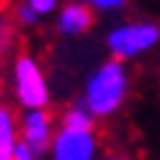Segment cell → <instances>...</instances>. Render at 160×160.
Listing matches in <instances>:
<instances>
[{
    "label": "cell",
    "instance_id": "cell-1",
    "mask_svg": "<svg viewBox=\"0 0 160 160\" xmlns=\"http://www.w3.org/2000/svg\"><path fill=\"white\" fill-rule=\"evenodd\" d=\"M128 95H130V68L125 60L109 57L90 71L79 101L92 111L95 119H111L122 111Z\"/></svg>",
    "mask_w": 160,
    "mask_h": 160
},
{
    "label": "cell",
    "instance_id": "cell-2",
    "mask_svg": "<svg viewBox=\"0 0 160 160\" xmlns=\"http://www.w3.org/2000/svg\"><path fill=\"white\" fill-rule=\"evenodd\" d=\"M8 87H11V98L19 109H46L52 103V87L46 79V68L30 52H19L11 60Z\"/></svg>",
    "mask_w": 160,
    "mask_h": 160
},
{
    "label": "cell",
    "instance_id": "cell-3",
    "mask_svg": "<svg viewBox=\"0 0 160 160\" xmlns=\"http://www.w3.org/2000/svg\"><path fill=\"white\" fill-rule=\"evenodd\" d=\"M103 43H106L109 57L133 62V60H141L158 49L160 25L149 22V19H125V22H117L109 27Z\"/></svg>",
    "mask_w": 160,
    "mask_h": 160
},
{
    "label": "cell",
    "instance_id": "cell-4",
    "mask_svg": "<svg viewBox=\"0 0 160 160\" xmlns=\"http://www.w3.org/2000/svg\"><path fill=\"white\" fill-rule=\"evenodd\" d=\"M46 155H49V160H98L103 155L101 133L95 128L57 125Z\"/></svg>",
    "mask_w": 160,
    "mask_h": 160
},
{
    "label": "cell",
    "instance_id": "cell-5",
    "mask_svg": "<svg viewBox=\"0 0 160 160\" xmlns=\"http://www.w3.org/2000/svg\"><path fill=\"white\" fill-rule=\"evenodd\" d=\"M57 130V114H52L49 106L46 109H22L19 114V136L22 144H27L30 149H35L38 155H46L52 147Z\"/></svg>",
    "mask_w": 160,
    "mask_h": 160
},
{
    "label": "cell",
    "instance_id": "cell-6",
    "mask_svg": "<svg viewBox=\"0 0 160 160\" xmlns=\"http://www.w3.org/2000/svg\"><path fill=\"white\" fill-rule=\"evenodd\" d=\"M95 8L82 0H62V6L54 14V30L62 38H79L87 35L95 25Z\"/></svg>",
    "mask_w": 160,
    "mask_h": 160
},
{
    "label": "cell",
    "instance_id": "cell-7",
    "mask_svg": "<svg viewBox=\"0 0 160 160\" xmlns=\"http://www.w3.org/2000/svg\"><path fill=\"white\" fill-rule=\"evenodd\" d=\"M19 144V114L11 103H0V160H14Z\"/></svg>",
    "mask_w": 160,
    "mask_h": 160
},
{
    "label": "cell",
    "instance_id": "cell-8",
    "mask_svg": "<svg viewBox=\"0 0 160 160\" xmlns=\"http://www.w3.org/2000/svg\"><path fill=\"white\" fill-rule=\"evenodd\" d=\"M57 125H65V128H95L98 119L92 117V111L87 109L82 101H73L57 114Z\"/></svg>",
    "mask_w": 160,
    "mask_h": 160
},
{
    "label": "cell",
    "instance_id": "cell-9",
    "mask_svg": "<svg viewBox=\"0 0 160 160\" xmlns=\"http://www.w3.org/2000/svg\"><path fill=\"white\" fill-rule=\"evenodd\" d=\"M8 19L14 22L17 30H33V27H38L43 22V17H38V14L33 11V6H27L25 0H17V3L11 6Z\"/></svg>",
    "mask_w": 160,
    "mask_h": 160
},
{
    "label": "cell",
    "instance_id": "cell-10",
    "mask_svg": "<svg viewBox=\"0 0 160 160\" xmlns=\"http://www.w3.org/2000/svg\"><path fill=\"white\" fill-rule=\"evenodd\" d=\"M25 3H27V6H33V11L38 14V17H43V19L54 17L57 8L62 6V0H25Z\"/></svg>",
    "mask_w": 160,
    "mask_h": 160
},
{
    "label": "cell",
    "instance_id": "cell-11",
    "mask_svg": "<svg viewBox=\"0 0 160 160\" xmlns=\"http://www.w3.org/2000/svg\"><path fill=\"white\" fill-rule=\"evenodd\" d=\"M95 8V14H117L128 6V0H87Z\"/></svg>",
    "mask_w": 160,
    "mask_h": 160
},
{
    "label": "cell",
    "instance_id": "cell-12",
    "mask_svg": "<svg viewBox=\"0 0 160 160\" xmlns=\"http://www.w3.org/2000/svg\"><path fill=\"white\" fill-rule=\"evenodd\" d=\"M14 160H41V155L35 149H30L27 144H19L17 152H14Z\"/></svg>",
    "mask_w": 160,
    "mask_h": 160
},
{
    "label": "cell",
    "instance_id": "cell-13",
    "mask_svg": "<svg viewBox=\"0 0 160 160\" xmlns=\"http://www.w3.org/2000/svg\"><path fill=\"white\" fill-rule=\"evenodd\" d=\"M98 160H128V158H125V155H119V152H103Z\"/></svg>",
    "mask_w": 160,
    "mask_h": 160
},
{
    "label": "cell",
    "instance_id": "cell-14",
    "mask_svg": "<svg viewBox=\"0 0 160 160\" xmlns=\"http://www.w3.org/2000/svg\"><path fill=\"white\" fill-rule=\"evenodd\" d=\"M6 52H8V46L3 43V38H0V68H3V60H6Z\"/></svg>",
    "mask_w": 160,
    "mask_h": 160
},
{
    "label": "cell",
    "instance_id": "cell-15",
    "mask_svg": "<svg viewBox=\"0 0 160 160\" xmlns=\"http://www.w3.org/2000/svg\"><path fill=\"white\" fill-rule=\"evenodd\" d=\"M6 22V11H3V3H0V25Z\"/></svg>",
    "mask_w": 160,
    "mask_h": 160
},
{
    "label": "cell",
    "instance_id": "cell-16",
    "mask_svg": "<svg viewBox=\"0 0 160 160\" xmlns=\"http://www.w3.org/2000/svg\"><path fill=\"white\" fill-rule=\"evenodd\" d=\"M82 3H87V0H82Z\"/></svg>",
    "mask_w": 160,
    "mask_h": 160
}]
</instances>
